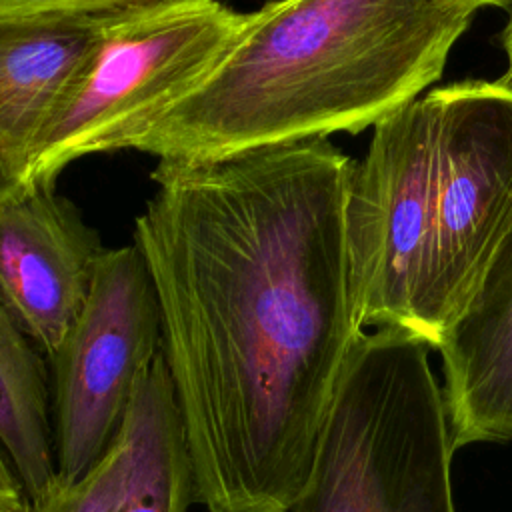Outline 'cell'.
I'll use <instances>...</instances> for the list:
<instances>
[{"label": "cell", "instance_id": "6", "mask_svg": "<svg viewBox=\"0 0 512 512\" xmlns=\"http://www.w3.org/2000/svg\"><path fill=\"white\" fill-rule=\"evenodd\" d=\"M438 90V170L420 338L438 348L512 224V86Z\"/></svg>", "mask_w": 512, "mask_h": 512}, {"label": "cell", "instance_id": "18", "mask_svg": "<svg viewBox=\"0 0 512 512\" xmlns=\"http://www.w3.org/2000/svg\"><path fill=\"white\" fill-rule=\"evenodd\" d=\"M0 512H34L32 506H26V508H0Z\"/></svg>", "mask_w": 512, "mask_h": 512}, {"label": "cell", "instance_id": "17", "mask_svg": "<svg viewBox=\"0 0 512 512\" xmlns=\"http://www.w3.org/2000/svg\"><path fill=\"white\" fill-rule=\"evenodd\" d=\"M448 2L458 4L470 12H476L478 8H484V6H498V8L512 6V0H448Z\"/></svg>", "mask_w": 512, "mask_h": 512}, {"label": "cell", "instance_id": "7", "mask_svg": "<svg viewBox=\"0 0 512 512\" xmlns=\"http://www.w3.org/2000/svg\"><path fill=\"white\" fill-rule=\"evenodd\" d=\"M160 350V306L142 252L136 244L106 248L78 318L48 360L58 484L102 460Z\"/></svg>", "mask_w": 512, "mask_h": 512}, {"label": "cell", "instance_id": "16", "mask_svg": "<svg viewBox=\"0 0 512 512\" xmlns=\"http://www.w3.org/2000/svg\"><path fill=\"white\" fill-rule=\"evenodd\" d=\"M502 48H504V52H506V72H504V76L500 78L504 84H508V86H512V16H510V20H508V24H506V28L502 30Z\"/></svg>", "mask_w": 512, "mask_h": 512}, {"label": "cell", "instance_id": "1", "mask_svg": "<svg viewBox=\"0 0 512 512\" xmlns=\"http://www.w3.org/2000/svg\"><path fill=\"white\" fill-rule=\"evenodd\" d=\"M354 160L328 138L164 162L136 218L194 502L284 512L362 328L346 238Z\"/></svg>", "mask_w": 512, "mask_h": 512}, {"label": "cell", "instance_id": "2", "mask_svg": "<svg viewBox=\"0 0 512 512\" xmlns=\"http://www.w3.org/2000/svg\"><path fill=\"white\" fill-rule=\"evenodd\" d=\"M448 0H272L134 150L208 162L334 132L416 100L472 20Z\"/></svg>", "mask_w": 512, "mask_h": 512}, {"label": "cell", "instance_id": "5", "mask_svg": "<svg viewBox=\"0 0 512 512\" xmlns=\"http://www.w3.org/2000/svg\"><path fill=\"white\" fill-rule=\"evenodd\" d=\"M438 90H428L374 126L354 162L346 238L358 326L420 338L438 170Z\"/></svg>", "mask_w": 512, "mask_h": 512}, {"label": "cell", "instance_id": "11", "mask_svg": "<svg viewBox=\"0 0 512 512\" xmlns=\"http://www.w3.org/2000/svg\"><path fill=\"white\" fill-rule=\"evenodd\" d=\"M0 448L28 504L38 506L58 486L50 368L0 300Z\"/></svg>", "mask_w": 512, "mask_h": 512}, {"label": "cell", "instance_id": "8", "mask_svg": "<svg viewBox=\"0 0 512 512\" xmlns=\"http://www.w3.org/2000/svg\"><path fill=\"white\" fill-rule=\"evenodd\" d=\"M104 250L54 184L0 202V300L46 362L78 318Z\"/></svg>", "mask_w": 512, "mask_h": 512}, {"label": "cell", "instance_id": "10", "mask_svg": "<svg viewBox=\"0 0 512 512\" xmlns=\"http://www.w3.org/2000/svg\"><path fill=\"white\" fill-rule=\"evenodd\" d=\"M102 18H0V202L28 188L36 140L90 54Z\"/></svg>", "mask_w": 512, "mask_h": 512}, {"label": "cell", "instance_id": "14", "mask_svg": "<svg viewBox=\"0 0 512 512\" xmlns=\"http://www.w3.org/2000/svg\"><path fill=\"white\" fill-rule=\"evenodd\" d=\"M146 0H0L2 20L52 18V16H94L122 10Z\"/></svg>", "mask_w": 512, "mask_h": 512}, {"label": "cell", "instance_id": "9", "mask_svg": "<svg viewBox=\"0 0 512 512\" xmlns=\"http://www.w3.org/2000/svg\"><path fill=\"white\" fill-rule=\"evenodd\" d=\"M438 350L452 448L512 440V224Z\"/></svg>", "mask_w": 512, "mask_h": 512}, {"label": "cell", "instance_id": "13", "mask_svg": "<svg viewBox=\"0 0 512 512\" xmlns=\"http://www.w3.org/2000/svg\"><path fill=\"white\" fill-rule=\"evenodd\" d=\"M130 464V440L120 434L102 460L80 480L58 484L34 512H118Z\"/></svg>", "mask_w": 512, "mask_h": 512}, {"label": "cell", "instance_id": "12", "mask_svg": "<svg viewBox=\"0 0 512 512\" xmlns=\"http://www.w3.org/2000/svg\"><path fill=\"white\" fill-rule=\"evenodd\" d=\"M124 430L130 464L118 512H188L192 462L162 350L138 380Z\"/></svg>", "mask_w": 512, "mask_h": 512}, {"label": "cell", "instance_id": "4", "mask_svg": "<svg viewBox=\"0 0 512 512\" xmlns=\"http://www.w3.org/2000/svg\"><path fill=\"white\" fill-rule=\"evenodd\" d=\"M246 16L222 0H146L104 14L90 54L36 140L28 186L56 184L78 158L134 150L212 74Z\"/></svg>", "mask_w": 512, "mask_h": 512}, {"label": "cell", "instance_id": "15", "mask_svg": "<svg viewBox=\"0 0 512 512\" xmlns=\"http://www.w3.org/2000/svg\"><path fill=\"white\" fill-rule=\"evenodd\" d=\"M30 506L24 490L4 454L0 448V508H26Z\"/></svg>", "mask_w": 512, "mask_h": 512}, {"label": "cell", "instance_id": "3", "mask_svg": "<svg viewBox=\"0 0 512 512\" xmlns=\"http://www.w3.org/2000/svg\"><path fill=\"white\" fill-rule=\"evenodd\" d=\"M430 348L398 328L358 334L312 470L284 512H456L454 448Z\"/></svg>", "mask_w": 512, "mask_h": 512}]
</instances>
